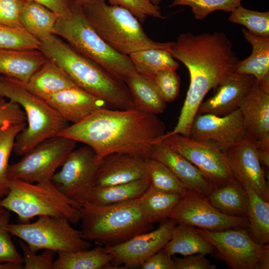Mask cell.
<instances>
[{
    "instance_id": "1",
    "label": "cell",
    "mask_w": 269,
    "mask_h": 269,
    "mask_svg": "<svg viewBox=\"0 0 269 269\" xmlns=\"http://www.w3.org/2000/svg\"><path fill=\"white\" fill-rule=\"evenodd\" d=\"M165 130L164 123L156 115L135 109L104 108L78 123L68 125L58 135L86 144L99 160L115 153L150 158L153 144Z\"/></svg>"
},
{
    "instance_id": "2",
    "label": "cell",
    "mask_w": 269,
    "mask_h": 269,
    "mask_svg": "<svg viewBox=\"0 0 269 269\" xmlns=\"http://www.w3.org/2000/svg\"><path fill=\"white\" fill-rule=\"evenodd\" d=\"M168 51L189 71L190 84L177 123L188 130L206 94L235 72L240 60L223 32L182 33Z\"/></svg>"
},
{
    "instance_id": "3",
    "label": "cell",
    "mask_w": 269,
    "mask_h": 269,
    "mask_svg": "<svg viewBox=\"0 0 269 269\" xmlns=\"http://www.w3.org/2000/svg\"><path fill=\"white\" fill-rule=\"evenodd\" d=\"M38 50L60 67L77 86L104 101L109 108L134 109L125 82L77 52L56 35L40 42Z\"/></svg>"
},
{
    "instance_id": "4",
    "label": "cell",
    "mask_w": 269,
    "mask_h": 269,
    "mask_svg": "<svg viewBox=\"0 0 269 269\" xmlns=\"http://www.w3.org/2000/svg\"><path fill=\"white\" fill-rule=\"evenodd\" d=\"M82 10L92 27L111 47L124 54L143 49L168 50L173 42H159L146 34L141 23L128 9L106 0H89Z\"/></svg>"
},
{
    "instance_id": "5",
    "label": "cell",
    "mask_w": 269,
    "mask_h": 269,
    "mask_svg": "<svg viewBox=\"0 0 269 269\" xmlns=\"http://www.w3.org/2000/svg\"><path fill=\"white\" fill-rule=\"evenodd\" d=\"M79 210L83 238L105 246L123 243L146 232L152 226L142 213L137 198L107 205L87 202Z\"/></svg>"
},
{
    "instance_id": "6",
    "label": "cell",
    "mask_w": 269,
    "mask_h": 269,
    "mask_svg": "<svg viewBox=\"0 0 269 269\" xmlns=\"http://www.w3.org/2000/svg\"><path fill=\"white\" fill-rule=\"evenodd\" d=\"M0 97L18 104L26 117V126L14 145L17 155H24L43 141L58 135L68 126L46 100L30 93L14 79L0 76Z\"/></svg>"
},
{
    "instance_id": "7",
    "label": "cell",
    "mask_w": 269,
    "mask_h": 269,
    "mask_svg": "<svg viewBox=\"0 0 269 269\" xmlns=\"http://www.w3.org/2000/svg\"><path fill=\"white\" fill-rule=\"evenodd\" d=\"M0 204L15 213L21 223L41 216L63 217L75 224L80 221L81 206L60 191L51 180L34 184L10 179L9 191L0 200Z\"/></svg>"
},
{
    "instance_id": "8",
    "label": "cell",
    "mask_w": 269,
    "mask_h": 269,
    "mask_svg": "<svg viewBox=\"0 0 269 269\" xmlns=\"http://www.w3.org/2000/svg\"><path fill=\"white\" fill-rule=\"evenodd\" d=\"M71 10L70 17L59 18L54 35L66 40L77 52L125 83L130 74L137 71L129 56L113 48L98 34L86 18L81 6L74 1Z\"/></svg>"
},
{
    "instance_id": "9",
    "label": "cell",
    "mask_w": 269,
    "mask_h": 269,
    "mask_svg": "<svg viewBox=\"0 0 269 269\" xmlns=\"http://www.w3.org/2000/svg\"><path fill=\"white\" fill-rule=\"evenodd\" d=\"M66 218L41 216L32 223L10 224V234L25 242L32 251L48 250L54 252L89 249L90 244L80 231L73 228Z\"/></svg>"
},
{
    "instance_id": "10",
    "label": "cell",
    "mask_w": 269,
    "mask_h": 269,
    "mask_svg": "<svg viewBox=\"0 0 269 269\" xmlns=\"http://www.w3.org/2000/svg\"><path fill=\"white\" fill-rule=\"evenodd\" d=\"M233 269H269V246L255 242L248 228L213 231L195 228Z\"/></svg>"
},
{
    "instance_id": "11",
    "label": "cell",
    "mask_w": 269,
    "mask_h": 269,
    "mask_svg": "<svg viewBox=\"0 0 269 269\" xmlns=\"http://www.w3.org/2000/svg\"><path fill=\"white\" fill-rule=\"evenodd\" d=\"M76 142L59 135L43 141L23 155L19 161L9 166V179L33 183L51 180L56 170L75 149Z\"/></svg>"
},
{
    "instance_id": "12",
    "label": "cell",
    "mask_w": 269,
    "mask_h": 269,
    "mask_svg": "<svg viewBox=\"0 0 269 269\" xmlns=\"http://www.w3.org/2000/svg\"><path fill=\"white\" fill-rule=\"evenodd\" d=\"M159 139L164 140L191 162L214 188L235 180L226 152L215 143L177 134L166 133Z\"/></svg>"
},
{
    "instance_id": "13",
    "label": "cell",
    "mask_w": 269,
    "mask_h": 269,
    "mask_svg": "<svg viewBox=\"0 0 269 269\" xmlns=\"http://www.w3.org/2000/svg\"><path fill=\"white\" fill-rule=\"evenodd\" d=\"M101 161L87 145L74 149L51 181L60 191L82 207L88 202Z\"/></svg>"
},
{
    "instance_id": "14",
    "label": "cell",
    "mask_w": 269,
    "mask_h": 269,
    "mask_svg": "<svg viewBox=\"0 0 269 269\" xmlns=\"http://www.w3.org/2000/svg\"><path fill=\"white\" fill-rule=\"evenodd\" d=\"M169 218L177 223L213 231L249 226L247 218L224 214L211 204L207 196L189 189L180 198Z\"/></svg>"
},
{
    "instance_id": "15",
    "label": "cell",
    "mask_w": 269,
    "mask_h": 269,
    "mask_svg": "<svg viewBox=\"0 0 269 269\" xmlns=\"http://www.w3.org/2000/svg\"><path fill=\"white\" fill-rule=\"evenodd\" d=\"M160 223L159 227L153 231L138 234L119 244L105 246L104 249L113 257L112 262L116 266L123 264L126 268L141 267L149 258L164 248L177 224L170 218Z\"/></svg>"
},
{
    "instance_id": "16",
    "label": "cell",
    "mask_w": 269,
    "mask_h": 269,
    "mask_svg": "<svg viewBox=\"0 0 269 269\" xmlns=\"http://www.w3.org/2000/svg\"><path fill=\"white\" fill-rule=\"evenodd\" d=\"M189 137L212 141L226 152L249 136L239 109L223 116L197 113L192 122Z\"/></svg>"
},
{
    "instance_id": "17",
    "label": "cell",
    "mask_w": 269,
    "mask_h": 269,
    "mask_svg": "<svg viewBox=\"0 0 269 269\" xmlns=\"http://www.w3.org/2000/svg\"><path fill=\"white\" fill-rule=\"evenodd\" d=\"M233 175L245 189L251 187L269 202V188L255 142L248 137L226 151Z\"/></svg>"
},
{
    "instance_id": "18",
    "label": "cell",
    "mask_w": 269,
    "mask_h": 269,
    "mask_svg": "<svg viewBox=\"0 0 269 269\" xmlns=\"http://www.w3.org/2000/svg\"><path fill=\"white\" fill-rule=\"evenodd\" d=\"M239 109L249 137L269 149V86L256 80Z\"/></svg>"
},
{
    "instance_id": "19",
    "label": "cell",
    "mask_w": 269,
    "mask_h": 269,
    "mask_svg": "<svg viewBox=\"0 0 269 269\" xmlns=\"http://www.w3.org/2000/svg\"><path fill=\"white\" fill-rule=\"evenodd\" d=\"M255 81L252 75L233 72L217 87L212 96L202 102L197 113L223 116L234 112L240 108Z\"/></svg>"
},
{
    "instance_id": "20",
    "label": "cell",
    "mask_w": 269,
    "mask_h": 269,
    "mask_svg": "<svg viewBox=\"0 0 269 269\" xmlns=\"http://www.w3.org/2000/svg\"><path fill=\"white\" fill-rule=\"evenodd\" d=\"M147 158L127 153L107 155L102 159L95 186H108L146 178Z\"/></svg>"
},
{
    "instance_id": "21",
    "label": "cell",
    "mask_w": 269,
    "mask_h": 269,
    "mask_svg": "<svg viewBox=\"0 0 269 269\" xmlns=\"http://www.w3.org/2000/svg\"><path fill=\"white\" fill-rule=\"evenodd\" d=\"M150 158L164 164L188 189L207 196L214 188L195 166L162 139L153 144Z\"/></svg>"
},
{
    "instance_id": "22",
    "label": "cell",
    "mask_w": 269,
    "mask_h": 269,
    "mask_svg": "<svg viewBox=\"0 0 269 269\" xmlns=\"http://www.w3.org/2000/svg\"><path fill=\"white\" fill-rule=\"evenodd\" d=\"M46 101L65 121L72 124L100 109L108 108L104 101L77 86L63 90Z\"/></svg>"
},
{
    "instance_id": "23",
    "label": "cell",
    "mask_w": 269,
    "mask_h": 269,
    "mask_svg": "<svg viewBox=\"0 0 269 269\" xmlns=\"http://www.w3.org/2000/svg\"><path fill=\"white\" fill-rule=\"evenodd\" d=\"M46 59L38 49L0 48V74L24 84Z\"/></svg>"
},
{
    "instance_id": "24",
    "label": "cell",
    "mask_w": 269,
    "mask_h": 269,
    "mask_svg": "<svg viewBox=\"0 0 269 269\" xmlns=\"http://www.w3.org/2000/svg\"><path fill=\"white\" fill-rule=\"evenodd\" d=\"M22 85L30 93L45 100L63 90L76 86L60 67L47 58L27 82Z\"/></svg>"
},
{
    "instance_id": "25",
    "label": "cell",
    "mask_w": 269,
    "mask_h": 269,
    "mask_svg": "<svg viewBox=\"0 0 269 269\" xmlns=\"http://www.w3.org/2000/svg\"><path fill=\"white\" fill-rule=\"evenodd\" d=\"M125 83L132 96L134 109L156 115L164 112L166 102L159 92L153 78L136 71L127 77Z\"/></svg>"
},
{
    "instance_id": "26",
    "label": "cell",
    "mask_w": 269,
    "mask_h": 269,
    "mask_svg": "<svg viewBox=\"0 0 269 269\" xmlns=\"http://www.w3.org/2000/svg\"><path fill=\"white\" fill-rule=\"evenodd\" d=\"M242 32L252 50L248 57L239 61L235 72L252 75L257 82L269 86V38L255 35L247 29Z\"/></svg>"
},
{
    "instance_id": "27",
    "label": "cell",
    "mask_w": 269,
    "mask_h": 269,
    "mask_svg": "<svg viewBox=\"0 0 269 269\" xmlns=\"http://www.w3.org/2000/svg\"><path fill=\"white\" fill-rule=\"evenodd\" d=\"M163 249L170 256L180 254L184 257L197 254L205 255L215 252L213 247L196 231L195 228L185 223H177L170 240Z\"/></svg>"
},
{
    "instance_id": "28",
    "label": "cell",
    "mask_w": 269,
    "mask_h": 269,
    "mask_svg": "<svg viewBox=\"0 0 269 269\" xmlns=\"http://www.w3.org/2000/svg\"><path fill=\"white\" fill-rule=\"evenodd\" d=\"M207 197L221 213L230 216L247 218V192L236 180L214 188Z\"/></svg>"
},
{
    "instance_id": "29",
    "label": "cell",
    "mask_w": 269,
    "mask_h": 269,
    "mask_svg": "<svg viewBox=\"0 0 269 269\" xmlns=\"http://www.w3.org/2000/svg\"><path fill=\"white\" fill-rule=\"evenodd\" d=\"M60 16L45 6L25 0L21 13L22 25L40 42L54 35L55 25Z\"/></svg>"
},
{
    "instance_id": "30",
    "label": "cell",
    "mask_w": 269,
    "mask_h": 269,
    "mask_svg": "<svg viewBox=\"0 0 269 269\" xmlns=\"http://www.w3.org/2000/svg\"><path fill=\"white\" fill-rule=\"evenodd\" d=\"M58 254L52 269H102L108 267L113 260V257L101 247Z\"/></svg>"
},
{
    "instance_id": "31",
    "label": "cell",
    "mask_w": 269,
    "mask_h": 269,
    "mask_svg": "<svg viewBox=\"0 0 269 269\" xmlns=\"http://www.w3.org/2000/svg\"><path fill=\"white\" fill-rule=\"evenodd\" d=\"M147 178L114 185L95 186L89 195L88 202L97 205H111L139 198L148 188Z\"/></svg>"
},
{
    "instance_id": "32",
    "label": "cell",
    "mask_w": 269,
    "mask_h": 269,
    "mask_svg": "<svg viewBox=\"0 0 269 269\" xmlns=\"http://www.w3.org/2000/svg\"><path fill=\"white\" fill-rule=\"evenodd\" d=\"M248 200L247 218L249 233L257 244L269 242V202L251 187H246Z\"/></svg>"
},
{
    "instance_id": "33",
    "label": "cell",
    "mask_w": 269,
    "mask_h": 269,
    "mask_svg": "<svg viewBox=\"0 0 269 269\" xmlns=\"http://www.w3.org/2000/svg\"><path fill=\"white\" fill-rule=\"evenodd\" d=\"M182 196L155 190L149 186L137 198L138 205L151 224L169 219L174 207Z\"/></svg>"
},
{
    "instance_id": "34",
    "label": "cell",
    "mask_w": 269,
    "mask_h": 269,
    "mask_svg": "<svg viewBox=\"0 0 269 269\" xmlns=\"http://www.w3.org/2000/svg\"><path fill=\"white\" fill-rule=\"evenodd\" d=\"M129 57L137 72L152 78L161 70H176L179 67V63L166 49H143L133 52Z\"/></svg>"
},
{
    "instance_id": "35",
    "label": "cell",
    "mask_w": 269,
    "mask_h": 269,
    "mask_svg": "<svg viewBox=\"0 0 269 269\" xmlns=\"http://www.w3.org/2000/svg\"><path fill=\"white\" fill-rule=\"evenodd\" d=\"M146 178L149 186L161 192L182 196L188 189L164 164L151 158L146 159Z\"/></svg>"
},
{
    "instance_id": "36",
    "label": "cell",
    "mask_w": 269,
    "mask_h": 269,
    "mask_svg": "<svg viewBox=\"0 0 269 269\" xmlns=\"http://www.w3.org/2000/svg\"><path fill=\"white\" fill-rule=\"evenodd\" d=\"M26 123L0 126V200L9 191L8 161L18 134L24 129Z\"/></svg>"
},
{
    "instance_id": "37",
    "label": "cell",
    "mask_w": 269,
    "mask_h": 269,
    "mask_svg": "<svg viewBox=\"0 0 269 269\" xmlns=\"http://www.w3.org/2000/svg\"><path fill=\"white\" fill-rule=\"evenodd\" d=\"M230 22L247 27L251 33L269 38V12H260L245 8L241 4L229 17Z\"/></svg>"
},
{
    "instance_id": "38",
    "label": "cell",
    "mask_w": 269,
    "mask_h": 269,
    "mask_svg": "<svg viewBox=\"0 0 269 269\" xmlns=\"http://www.w3.org/2000/svg\"><path fill=\"white\" fill-rule=\"evenodd\" d=\"M242 0H174L171 6H190L194 17L197 20L205 19L216 10L232 12L241 5Z\"/></svg>"
},
{
    "instance_id": "39",
    "label": "cell",
    "mask_w": 269,
    "mask_h": 269,
    "mask_svg": "<svg viewBox=\"0 0 269 269\" xmlns=\"http://www.w3.org/2000/svg\"><path fill=\"white\" fill-rule=\"evenodd\" d=\"M40 42L25 29L0 24V48L38 49Z\"/></svg>"
},
{
    "instance_id": "40",
    "label": "cell",
    "mask_w": 269,
    "mask_h": 269,
    "mask_svg": "<svg viewBox=\"0 0 269 269\" xmlns=\"http://www.w3.org/2000/svg\"><path fill=\"white\" fill-rule=\"evenodd\" d=\"M9 220V211L5 209L0 214V264L23 265V257L17 251L7 229Z\"/></svg>"
},
{
    "instance_id": "41",
    "label": "cell",
    "mask_w": 269,
    "mask_h": 269,
    "mask_svg": "<svg viewBox=\"0 0 269 269\" xmlns=\"http://www.w3.org/2000/svg\"><path fill=\"white\" fill-rule=\"evenodd\" d=\"M109 3L123 7L129 10L140 23L147 16L164 19L159 5L152 3L149 0H107Z\"/></svg>"
},
{
    "instance_id": "42",
    "label": "cell",
    "mask_w": 269,
    "mask_h": 269,
    "mask_svg": "<svg viewBox=\"0 0 269 269\" xmlns=\"http://www.w3.org/2000/svg\"><path fill=\"white\" fill-rule=\"evenodd\" d=\"M153 79L159 92L166 103L176 99L179 93L180 79L176 70H161L156 74Z\"/></svg>"
},
{
    "instance_id": "43",
    "label": "cell",
    "mask_w": 269,
    "mask_h": 269,
    "mask_svg": "<svg viewBox=\"0 0 269 269\" xmlns=\"http://www.w3.org/2000/svg\"><path fill=\"white\" fill-rule=\"evenodd\" d=\"M23 252V269H52L54 252L44 250L40 255L31 250L23 241H19Z\"/></svg>"
},
{
    "instance_id": "44",
    "label": "cell",
    "mask_w": 269,
    "mask_h": 269,
    "mask_svg": "<svg viewBox=\"0 0 269 269\" xmlns=\"http://www.w3.org/2000/svg\"><path fill=\"white\" fill-rule=\"evenodd\" d=\"M25 0H0V24L23 28L20 20Z\"/></svg>"
},
{
    "instance_id": "45",
    "label": "cell",
    "mask_w": 269,
    "mask_h": 269,
    "mask_svg": "<svg viewBox=\"0 0 269 269\" xmlns=\"http://www.w3.org/2000/svg\"><path fill=\"white\" fill-rule=\"evenodd\" d=\"M25 123L26 117L21 107L0 97V126Z\"/></svg>"
},
{
    "instance_id": "46",
    "label": "cell",
    "mask_w": 269,
    "mask_h": 269,
    "mask_svg": "<svg viewBox=\"0 0 269 269\" xmlns=\"http://www.w3.org/2000/svg\"><path fill=\"white\" fill-rule=\"evenodd\" d=\"M174 269H216V265L211 263L206 255L197 254L173 259Z\"/></svg>"
},
{
    "instance_id": "47",
    "label": "cell",
    "mask_w": 269,
    "mask_h": 269,
    "mask_svg": "<svg viewBox=\"0 0 269 269\" xmlns=\"http://www.w3.org/2000/svg\"><path fill=\"white\" fill-rule=\"evenodd\" d=\"M142 269H174L171 256L163 249L149 258L141 266Z\"/></svg>"
},
{
    "instance_id": "48",
    "label": "cell",
    "mask_w": 269,
    "mask_h": 269,
    "mask_svg": "<svg viewBox=\"0 0 269 269\" xmlns=\"http://www.w3.org/2000/svg\"><path fill=\"white\" fill-rule=\"evenodd\" d=\"M37 2L58 14L61 18H68L72 15L73 0H30Z\"/></svg>"
},
{
    "instance_id": "49",
    "label": "cell",
    "mask_w": 269,
    "mask_h": 269,
    "mask_svg": "<svg viewBox=\"0 0 269 269\" xmlns=\"http://www.w3.org/2000/svg\"><path fill=\"white\" fill-rule=\"evenodd\" d=\"M257 155L259 160L266 169L269 168V149L257 148Z\"/></svg>"
},
{
    "instance_id": "50",
    "label": "cell",
    "mask_w": 269,
    "mask_h": 269,
    "mask_svg": "<svg viewBox=\"0 0 269 269\" xmlns=\"http://www.w3.org/2000/svg\"><path fill=\"white\" fill-rule=\"evenodd\" d=\"M0 269H23V265L11 263H0Z\"/></svg>"
},
{
    "instance_id": "51",
    "label": "cell",
    "mask_w": 269,
    "mask_h": 269,
    "mask_svg": "<svg viewBox=\"0 0 269 269\" xmlns=\"http://www.w3.org/2000/svg\"><path fill=\"white\" fill-rule=\"evenodd\" d=\"M73 0L75 3L80 5L81 6L84 5L89 1V0Z\"/></svg>"
},
{
    "instance_id": "52",
    "label": "cell",
    "mask_w": 269,
    "mask_h": 269,
    "mask_svg": "<svg viewBox=\"0 0 269 269\" xmlns=\"http://www.w3.org/2000/svg\"><path fill=\"white\" fill-rule=\"evenodd\" d=\"M150 2L155 5H159L162 0H149Z\"/></svg>"
},
{
    "instance_id": "53",
    "label": "cell",
    "mask_w": 269,
    "mask_h": 269,
    "mask_svg": "<svg viewBox=\"0 0 269 269\" xmlns=\"http://www.w3.org/2000/svg\"><path fill=\"white\" fill-rule=\"evenodd\" d=\"M5 209L3 208L0 204V214H1Z\"/></svg>"
}]
</instances>
